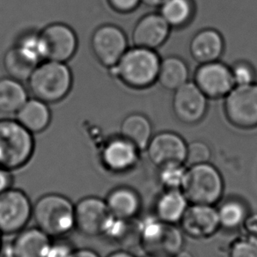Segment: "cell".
I'll list each match as a JSON object with an SVG mask.
<instances>
[{
  "label": "cell",
  "instance_id": "2e32d148",
  "mask_svg": "<svg viewBox=\"0 0 257 257\" xmlns=\"http://www.w3.org/2000/svg\"><path fill=\"white\" fill-rule=\"evenodd\" d=\"M181 220L182 230L196 239L210 237L220 225L218 211L205 204H193L187 208Z\"/></svg>",
  "mask_w": 257,
  "mask_h": 257
},
{
  "label": "cell",
  "instance_id": "277c9868",
  "mask_svg": "<svg viewBox=\"0 0 257 257\" xmlns=\"http://www.w3.org/2000/svg\"><path fill=\"white\" fill-rule=\"evenodd\" d=\"M34 150L32 133L17 120H0V168L11 172L24 167Z\"/></svg>",
  "mask_w": 257,
  "mask_h": 257
},
{
  "label": "cell",
  "instance_id": "f1b7e54d",
  "mask_svg": "<svg viewBox=\"0 0 257 257\" xmlns=\"http://www.w3.org/2000/svg\"><path fill=\"white\" fill-rule=\"evenodd\" d=\"M211 159V150L206 144L202 141H193L187 145L185 161L192 166L208 163Z\"/></svg>",
  "mask_w": 257,
  "mask_h": 257
},
{
  "label": "cell",
  "instance_id": "d6986e66",
  "mask_svg": "<svg viewBox=\"0 0 257 257\" xmlns=\"http://www.w3.org/2000/svg\"><path fill=\"white\" fill-rule=\"evenodd\" d=\"M50 236L38 227L23 229L10 246L15 257H45L50 248Z\"/></svg>",
  "mask_w": 257,
  "mask_h": 257
},
{
  "label": "cell",
  "instance_id": "8d00e7d4",
  "mask_svg": "<svg viewBox=\"0 0 257 257\" xmlns=\"http://www.w3.org/2000/svg\"><path fill=\"white\" fill-rule=\"evenodd\" d=\"M245 227L246 230L257 237V214L250 216L245 220Z\"/></svg>",
  "mask_w": 257,
  "mask_h": 257
},
{
  "label": "cell",
  "instance_id": "4dcf8cb0",
  "mask_svg": "<svg viewBox=\"0 0 257 257\" xmlns=\"http://www.w3.org/2000/svg\"><path fill=\"white\" fill-rule=\"evenodd\" d=\"M231 72L235 86H246L255 82L256 73L253 66L247 62H237L231 67Z\"/></svg>",
  "mask_w": 257,
  "mask_h": 257
},
{
  "label": "cell",
  "instance_id": "60d3db41",
  "mask_svg": "<svg viewBox=\"0 0 257 257\" xmlns=\"http://www.w3.org/2000/svg\"><path fill=\"white\" fill-rule=\"evenodd\" d=\"M174 257H193L192 254L188 251H180Z\"/></svg>",
  "mask_w": 257,
  "mask_h": 257
},
{
  "label": "cell",
  "instance_id": "836d02e7",
  "mask_svg": "<svg viewBox=\"0 0 257 257\" xmlns=\"http://www.w3.org/2000/svg\"><path fill=\"white\" fill-rule=\"evenodd\" d=\"M74 249L64 241H56L50 244L45 257H72Z\"/></svg>",
  "mask_w": 257,
  "mask_h": 257
},
{
  "label": "cell",
  "instance_id": "5b68a950",
  "mask_svg": "<svg viewBox=\"0 0 257 257\" xmlns=\"http://www.w3.org/2000/svg\"><path fill=\"white\" fill-rule=\"evenodd\" d=\"M223 180L218 170L208 163L190 167L186 172L182 191L193 204L212 205L223 192Z\"/></svg>",
  "mask_w": 257,
  "mask_h": 257
},
{
  "label": "cell",
  "instance_id": "d590c367",
  "mask_svg": "<svg viewBox=\"0 0 257 257\" xmlns=\"http://www.w3.org/2000/svg\"><path fill=\"white\" fill-rule=\"evenodd\" d=\"M11 172L0 168V194L11 188Z\"/></svg>",
  "mask_w": 257,
  "mask_h": 257
},
{
  "label": "cell",
  "instance_id": "7a4b0ae2",
  "mask_svg": "<svg viewBox=\"0 0 257 257\" xmlns=\"http://www.w3.org/2000/svg\"><path fill=\"white\" fill-rule=\"evenodd\" d=\"M36 227L50 237L58 238L75 228L74 204L60 194H47L33 204Z\"/></svg>",
  "mask_w": 257,
  "mask_h": 257
},
{
  "label": "cell",
  "instance_id": "6da1fadb",
  "mask_svg": "<svg viewBox=\"0 0 257 257\" xmlns=\"http://www.w3.org/2000/svg\"><path fill=\"white\" fill-rule=\"evenodd\" d=\"M161 62L156 50L134 46L111 69L126 86L145 89L157 82Z\"/></svg>",
  "mask_w": 257,
  "mask_h": 257
},
{
  "label": "cell",
  "instance_id": "8fae6325",
  "mask_svg": "<svg viewBox=\"0 0 257 257\" xmlns=\"http://www.w3.org/2000/svg\"><path fill=\"white\" fill-rule=\"evenodd\" d=\"M92 49L100 64L112 68L128 50L123 31L114 25L101 26L92 36Z\"/></svg>",
  "mask_w": 257,
  "mask_h": 257
},
{
  "label": "cell",
  "instance_id": "ba28073f",
  "mask_svg": "<svg viewBox=\"0 0 257 257\" xmlns=\"http://www.w3.org/2000/svg\"><path fill=\"white\" fill-rule=\"evenodd\" d=\"M112 217L106 202L100 197H84L74 204L75 228L83 235H103Z\"/></svg>",
  "mask_w": 257,
  "mask_h": 257
},
{
  "label": "cell",
  "instance_id": "52a82bcc",
  "mask_svg": "<svg viewBox=\"0 0 257 257\" xmlns=\"http://www.w3.org/2000/svg\"><path fill=\"white\" fill-rule=\"evenodd\" d=\"M33 204L21 189H9L0 194V232L18 233L32 218Z\"/></svg>",
  "mask_w": 257,
  "mask_h": 257
},
{
  "label": "cell",
  "instance_id": "9a60e30c",
  "mask_svg": "<svg viewBox=\"0 0 257 257\" xmlns=\"http://www.w3.org/2000/svg\"><path fill=\"white\" fill-rule=\"evenodd\" d=\"M171 27L161 14L145 15L137 22L133 32L134 46L156 50L168 40Z\"/></svg>",
  "mask_w": 257,
  "mask_h": 257
},
{
  "label": "cell",
  "instance_id": "b9f144b4",
  "mask_svg": "<svg viewBox=\"0 0 257 257\" xmlns=\"http://www.w3.org/2000/svg\"><path fill=\"white\" fill-rule=\"evenodd\" d=\"M0 257H15L13 255V253L9 251L8 253H3V254H0Z\"/></svg>",
  "mask_w": 257,
  "mask_h": 257
},
{
  "label": "cell",
  "instance_id": "e575fe53",
  "mask_svg": "<svg viewBox=\"0 0 257 257\" xmlns=\"http://www.w3.org/2000/svg\"><path fill=\"white\" fill-rule=\"evenodd\" d=\"M114 10L121 14H128L135 11L141 4V0H108Z\"/></svg>",
  "mask_w": 257,
  "mask_h": 257
},
{
  "label": "cell",
  "instance_id": "ffe728a7",
  "mask_svg": "<svg viewBox=\"0 0 257 257\" xmlns=\"http://www.w3.org/2000/svg\"><path fill=\"white\" fill-rule=\"evenodd\" d=\"M120 135L138 150H145L153 138V126L146 115L130 114L121 121Z\"/></svg>",
  "mask_w": 257,
  "mask_h": 257
},
{
  "label": "cell",
  "instance_id": "f546056e",
  "mask_svg": "<svg viewBox=\"0 0 257 257\" xmlns=\"http://www.w3.org/2000/svg\"><path fill=\"white\" fill-rule=\"evenodd\" d=\"M186 172L187 170L182 165L162 168L160 175L161 183L168 189H180L182 188Z\"/></svg>",
  "mask_w": 257,
  "mask_h": 257
},
{
  "label": "cell",
  "instance_id": "9c48e42d",
  "mask_svg": "<svg viewBox=\"0 0 257 257\" xmlns=\"http://www.w3.org/2000/svg\"><path fill=\"white\" fill-rule=\"evenodd\" d=\"M194 83L211 100L225 99L235 86L231 67L219 60L200 64Z\"/></svg>",
  "mask_w": 257,
  "mask_h": 257
},
{
  "label": "cell",
  "instance_id": "5bb4252c",
  "mask_svg": "<svg viewBox=\"0 0 257 257\" xmlns=\"http://www.w3.org/2000/svg\"><path fill=\"white\" fill-rule=\"evenodd\" d=\"M140 239L145 250L155 257L175 256L181 251L183 242L178 229L163 221Z\"/></svg>",
  "mask_w": 257,
  "mask_h": 257
},
{
  "label": "cell",
  "instance_id": "484cf974",
  "mask_svg": "<svg viewBox=\"0 0 257 257\" xmlns=\"http://www.w3.org/2000/svg\"><path fill=\"white\" fill-rule=\"evenodd\" d=\"M28 100V93L22 82L13 79H0V112L17 113Z\"/></svg>",
  "mask_w": 257,
  "mask_h": 257
},
{
  "label": "cell",
  "instance_id": "8992f818",
  "mask_svg": "<svg viewBox=\"0 0 257 257\" xmlns=\"http://www.w3.org/2000/svg\"><path fill=\"white\" fill-rule=\"evenodd\" d=\"M224 111L226 119L236 128H257V83L235 86L225 98Z\"/></svg>",
  "mask_w": 257,
  "mask_h": 257
},
{
  "label": "cell",
  "instance_id": "7c38bea8",
  "mask_svg": "<svg viewBox=\"0 0 257 257\" xmlns=\"http://www.w3.org/2000/svg\"><path fill=\"white\" fill-rule=\"evenodd\" d=\"M45 59L65 63L75 54L78 39L70 27L61 23L48 26L39 34Z\"/></svg>",
  "mask_w": 257,
  "mask_h": 257
},
{
  "label": "cell",
  "instance_id": "603a6c76",
  "mask_svg": "<svg viewBox=\"0 0 257 257\" xmlns=\"http://www.w3.org/2000/svg\"><path fill=\"white\" fill-rule=\"evenodd\" d=\"M108 211L115 218L128 220L140 210V200L134 190L128 188H117L109 192L106 198Z\"/></svg>",
  "mask_w": 257,
  "mask_h": 257
},
{
  "label": "cell",
  "instance_id": "f35d334b",
  "mask_svg": "<svg viewBox=\"0 0 257 257\" xmlns=\"http://www.w3.org/2000/svg\"><path fill=\"white\" fill-rule=\"evenodd\" d=\"M168 0H141V4L147 8H161Z\"/></svg>",
  "mask_w": 257,
  "mask_h": 257
},
{
  "label": "cell",
  "instance_id": "44dd1931",
  "mask_svg": "<svg viewBox=\"0 0 257 257\" xmlns=\"http://www.w3.org/2000/svg\"><path fill=\"white\" fill-rule=\"evenodd\" d=\"M189 66L182 58L170 56L161 59L157 82L164 89L175 92L189 82Z\"/></svg>",
  "mask_w": 257,
  "mask_h": 257
},
{
  "label": "cell",
  "instance_id": "4fadbf2b",
  "mask_svg": "<svg viewBox=\"0 0 257 257\" xmlns=\"http://www.w3.org/2000/svg\"><path fill=\"white\" fill-rule=\"evenodd\" d=\"M147 150L150 161L162 168L182 165L186 160L187 145L178 134L163 132L152 138Z\"/></svg>",
  "mask_w": 257,
  "mask_h": 257
},
{
  "label": "cell",
  "instance_id": "d4e9b609",
  "mask_svg": "<svg viewBox=\"0 0 257 257\" xmlns=\"http://www.w3.org/2000/svg\"><path fill=\"white\" fill-rule=\"evenodd\" d=\"M188 208V200L180 189H168L158 201V218L168 224L181 220Z\"/></svg>",
  "mask_w": 257,
  "mask_h": 257
},
{
  "label": "cell",
  "instance_id": "83f0119b",
  "mask_svg": "<svg viewBox=\"0 0 257 257\" xmlns=\"http://www.w3.org/2000/svg\"><path fill=\"white\" fill-rule=\"evenodd\" d=\"M218 213L220 225L226 228L239 226L245 218L244 207L237 202L225 203L218 210Z\"/></svg>",
  "mask_w": 257,
  "mask_h": 257
},
{
  "label": "cell",
  "instance_id": "e0dca14e",
  "mask_svg": "<svg viewBox=\"0 0 257 257\" xmlns=\"http://www.w3.org/2000/svg\"><path fill=\"white\" fill-rule=\"evenodd\" d=\"M189 53L199 64L219 60L225 51V40L218 30L206 29L193 36L189 43Z\"/></svg>",
  "mask_w": 257,
  "mask_h": 257
},
{
  "label": "cell",
  "instance_id": "30bf717a",
  "mask_svg": "<svg viewBox=\"0 0 257 257\" xmlns=\"http://www.w3.org/2000/svg\"><path fill=\"white\" fill-rule=\"evenodd\" d=\"M172 107L178 121L184 124H196L206 114L208 98L195 83L187 82L174 92Z\"/></svg>",
  "mask_w": 257,
  "mask_h": 257
},
{
  "label": "cell",
  "instance_id": "ac0fdd59",
  "mask_svg": "<svg viewBox=\"0 0 257 257\" xmlns=\"http://www.w3.org/2000/svg\"><path fill=\"white\" fill-rule=\"evenodd\" d=\"M139 150L121 136L111 140L101 154L104 166L113 172H124L133 168L138 161Z\"/></svg>",
  "mask_w": 257,
  "mask_h": 257
},
{
  "label": "cell",
  "instance_id": "7402d4cb",
  "mask_svg": "<svg viewBox=\"0 0 257 257\" xmlns=\"http://www.w3.org/2000/svg\"><path fill=\"white\" fill-rule=\"evenodd\" d=\"M17 121L29 133H39L50 124V111L43 100H28L17 112Z\"/></svg>",
  "mask_w": 257,
  "mask_h": 257
},
{
  "label": "cell",
  "instance_id": "4316f807",
  "mask_svg": "<svg viewBox=\"0 0 257 257\" xmlns=\"http://www.w3.org/2000/svg\"><path fill=\"white\" fill-rule=\"evenodd\" d=\"M192 0H168L161 8L160 14L173 29H181L189 24L194 15Z\"/></svg>",
  "mask_w": 257,
  "mask_h": 257
},
{
  "label": "cell",
  "instance_id": "3957f363",
  "mask_svg": "<svg viewBox=\"0 0 257 257\" xmlns=\"http://www.w3.org/2000/svg\"><path fill=\"white\" fill-rule=\"evenodd\" d=\"M28 82L35 98L46 103L57 102L72 88V72L64 63L48 60L36 66Z\"/></svg>",
  "mask_w": 257,
  "mask_h": 257
},
{
  "label": "cell",
  "instance_id": "1f68e13d",
  "mask_svg": "<svg viewBox=\"0 0 257 257\" xmlns=\"http://www.w3.org/2000/svg\"><path fill=\"white\" fill-rule=\"evenodd\" d=\"M230 257H257L256 236L237 240L231 247Z\"/></svg>",
  "mask_w": 257,
  "mask_h": 257
},
{
  "label": "cell",
  "instance_id": "cb8c5ba5",
  "mask_svg": "<svg viewBox=\"0 0 257 257\" xmlns=\"http://www.w3.org/2000/svg\"><path fill=\"white\" fill-rule=\"evenodd\" d=\"M39 63L18 45L8 50L4 57V67L10 78L25 81L29 80Z\"/></svg>",
  "mask_w": 257,
  "mask_h": 257
},
{
  "label": "cell",
  "instance_id": "7bdbcfd3",
  "mask_svg": "<svg viewBox=\"0 0 257 257\" xmlns=\"http://www.w3.org/2000/svg\"><path fill=\"white\" fill-rule=\"evenodd\" d=\"M0 234H1V232H0ZM0 251H1V237H0Z\"/></svg>",
  "mask_w": 257,
  "mask_h": 257
},
{
  "label": "cell",
  "instance_id": "d6a6232c",
  "mask_svg": "<svg viewBox=\"0 0 257 257\" xmlns=\"http://www.w3.org/2000/svg\"><path fill=\"white\" fill-rule=\"evenodd\" d=\"M128 231V220L112 217L104 232L103 235L111 240H121L124 239Z\"/></svg>",
  "mask_w": 257,
  "mask_h": 257
},
{
  "label": "cell",
  "instance_id": "ee69618b",
  "mask_svg": "<svg viewBox=\"0 0 257 257\" xmlns=\"http://www.w3.org/2000/svg\"><path fill=\"white\" fill-rule=\"evenodd\" d=\"M152 257H155V256H152Z\"/></svg>",
  "mask_w": 257,
  "mask_h": 257
},
{
  "label": "cell",
  "instance_id": "ab89813d",
  "mask_svg": "<svg viewBox=\"0 0 257 257\" xmlns=\"http://www.w3.org/2000/svg\"><path fill=\"white\" fill-rule=\"evenodd\" d=\"M107 257H135L132 253L125 252V251H116L109 253Z\"/></svg>",
  "mask_w": 257,
  "mask_h": 257
},
{
  "label": "cell",
  "instance_id": "74e56055",
  "mask_svg": "<svg viewBox=\"0 0 257 257\" xmlns=\"http://www.w3.org/2000/svg\"><path fill=\"white\" fill-rule=\"evenodd\" d=\"M72 257H100V255L93 250L88 248L74 250Z\"/></svg>",
  "mask_w": 257,
  "mask_h": 257
}]
</instances>
